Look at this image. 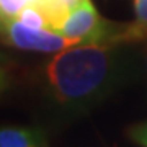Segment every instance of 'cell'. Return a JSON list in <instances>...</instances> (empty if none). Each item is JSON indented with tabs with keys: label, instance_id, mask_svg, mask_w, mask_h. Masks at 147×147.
I'll return each mask as SVG.
<instances>
[{
	"label": "cell",
	"instance_id": "obj_1",
	"mask_svg": "<svg viewBox=\"0 0 147 147\" xmlns=\"http://www.w3.org/2000/svg\"><path fill=\"white\" fill-rule=\"evenodd\" d=\"M113 53L110 44H77L54 56L46 74L57 100L82 103L96 96L113 79Z\"/></svg>",
	"mask_w": 147,
	"mask_h": 147
},
{
	"label": "cell",
	"instance_id": "obj_2",
	"mask_svg": "<svg viewBox=\"0 0 147 147\" xmlns=\"http://www.w3.org/2000/svg\"><path fill=\"white\" fill-rule=\"evenodd\" d=\"M123 26L124 25H113L110 21L103 20L90 0H80L69 11L57 33L75 44L115 46L118 42H123L121 41Z\"/></svg>",
	"mask_w": 147,
	"mask_h": 147
},
{
	"label": "cell",
	"instance_id": "obj_3",
	"mask_svg": "<svg viewBox=\"0 0 147 147\" xmlns=\"http://www.w3.org/2000/svg\"><path fill=\"white\" fill-rule=\"evenodd\" d=\"M0 34L11 46L36 53H61L64 49L77 46L75 42L53 30L28 28L15 18L0 21Z\"/></svg>",
	"mask_w": 147,
	"mask_h": 147
},
{
	"label": "cell",
	"instance_id": "obj_4",
	"mask_svg": "<svg viewBox=\"0 0 147 147\" xmlns=\"http://www.w3.org/2000/svg\"><path fill=\"white\" fill-rule=\"evenodd\" d=\"M0 147H44V139L34 129L0 127Z\"/></svg>",
	"mask_w": 147,
	"mask_h": 147
},
{
	"label": "cell",
	"instance_id": "obj_5",
	"mask_svg": "<svg viewBox=\"0 0 147 147\" xmlns=\"http://www.w3.org/2000/svg\"><path fill=\"white\" fill-rule=\"evenodd\" d=\"M80 0H36L34 5L39 7V10L49 21V28L57 33L62 21L69 15V11L79 3Z\"/></svg>",
	"mask_w": 147,
	"mask_h": 147
},
{
	"label": "cell",
	"instance_id": "obj_6",
	"mask_svg": "<svg viewBox=\"0 0 147 147\" xmlns=\"http://www.w3.org/2000/svg\"><path fill=\"white\" fill-rule=\"evenodd\" d=\"M136 18L132 23L123 26L121 41H142L147 39V0H134Z\"/></svg>",
	"mask_w": 147,
	"mask_h": 147
},
{
	"label": "cell",
	"instance_id": "obj_7",
	"mask_svg": "<svg viewBox=\"0 0 147 147\" xmlns=\"http://www.w3.org/2000/svg\"><path fill=\"white\" fill-rule=\"evenodd\" d=\"M15 20H18L21 25H25L28 28H34V30H51L47 18L39 10V7L34 5V3L33 5H28L26 8H23Z\"/></svg>",
	"mask_w": 147,
	"mask_h": 147
},
{
	"label": "cell",
	"instance_id": "obj_8",
	"mask_svg": "<svg viewBox=\"0 0 147 147\" xmlns=\"http://www.w3.org/2000/svg\"><path fill=\"white\" fill-rule=\"evenodd\" d=\"M36 0H0V21L13 20L23 8L33 5Z\"/></svg>",
	"mask_w": 147,
	"mask_h": 147
},
{
	"label": "cell",
	"instance_id": "obj_9",
	"mask_svg": "<svg viewBox=\"0 0 147 147\" xmlns=\"http://www.w3.org/2000/svg\"><path fill=\"white\" fill-rule=\"evenodd\" d=\"M136 137H137V141L141 142L142 146H146V147H147V126L141 127V129L136 132Z\"/></svg>",
	"mask_w": 147,
	"mask_h": 147
},
{
	"label": "cell",
	"instance_id": "obj_10",
	"mask_svg": "<svg viewBox=\"0 0 147 147\" xmlns=\"http://www.w3.org/2000/svg\"><path fill=\"white\" fill-rule=\"evenodd\" d=\"M0 82H2V74H0Z\"/></svg>",
	"mask_w": 147,
	"mask_h": 147
}]
</instances>
